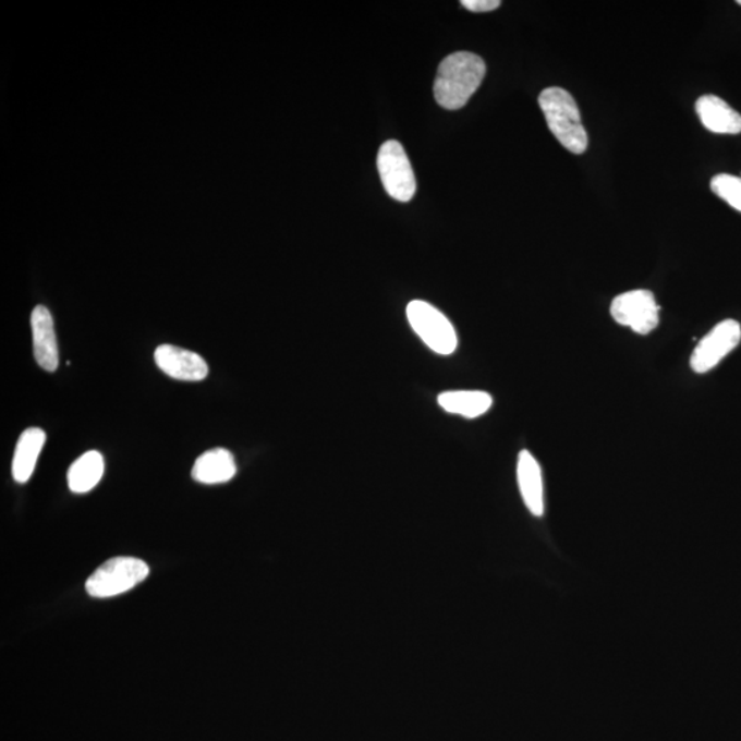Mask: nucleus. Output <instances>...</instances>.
<instances>
[{"instance_id":"9","label":"nucleus","mask_w":741,"mask_h":741,"mask_svg":"<svg viewBox=\"0 0 741 741\" xmlns=\"http://www.w3.org/2000/svg\"><path fill=\"white\" fill-rule=\"evenodd\" d=\"M31 327L36 363L47 373H54L60 364V353H58L54 321L46 306L37 305L32 312Z\"/></svg>"},{"instance_id":"8","label":"nucleus","mask_w":741,"mask_h":741,"mask_svg":"<svg viewBox=\"0 0 741 741\" xmlns=\"http://www.w3.org/2000/svg\"><path fill=\"white\" fill-rule=\"evenodd\" d=\"M155 360L158 368L173 379L199 382L208 377V364L199 354L187 349L161 345L156 349Z\"/></svg>"},{"instance_id":"14","label":"nucleus","mask_w":741,"mask_h":741,"mask_svg":"<svg viewBox=\"0 0 741 741\" xmlns=\"http://www.w3.org/2000/svg\"><path fill=\"white\" fill-rule=\"evenodd\" d=\"M438 405L449 414L475 420L485 415L494 405V399L486 391L453 390L438 396Z\"/></svg>"},{"instance_id":"7","label":"nucleus","mask_w":741,"mask_h":741,"mask_svg":"<svg viewBox=\"0 0 741 741\" xmlns=\"http://www.w3.org/2000/svg\"><path fill=\"white\" fill-rule=\"evenodd\" d=\"M741 341V327L729 319L718 323L703 340L697 343L691 356V367L696 374L708 373L716 368Z\"/></svg>"},{"instance_id":"4","label":"nucleus","mask_w":741,"mask_h":741,"mask_svg":"<svg viewBox=\"0 0 741 741\" xmlns=\"http://www.w3.org/2000/svg\"><path fill=\"white\" fill-rule=\"evenodd\" d=\"M408 321L433 352L449 356L458 348V333L451 320L426 301H412L406 306Z\"/></svg>"},{"instance_id":"12","label":"nucleus","mask_w":741,"mask_h":741,"mask_svg":"<svg viewBox=\"0 0 741 741\" xmlns=\"http://www.w3.org/2000/svg\"><path fill=\"white\" fill-rule=\"evenodd\" d=\"M236 463L234 454L224 448H215L201 454L195 462L192 475L199 484L219 485L234 478Z\"/></svg>"},{"instance_id":"3","label":"nucleus","mask_w":741,"mask_h":741,"mask_svg":"<svg viewBox=\"0 0 741 741\" xmlns=\"http://www.w3.org/2000/svg\"><path fill=\"white\" fill-rule=\"evenodd\" d=\"M148 574L150 569L142 559L119 556L109 559L94 571L86 582V591L89 596L97 599H108L134 590Z\"/></svg>"},{"instance_id":"16","label":"nucleus","mask_w":741,"mask_h":741,"mask_svg":"<svg viewBox=\"0 0 741 741\" xmlns=\"http://www.w3.org/2000/svg\"><path fill=\"white\" fill-rule=\"evenodd\" d=\"M710 185L714 194L732 206L733 209L741 211V178L719 173L712 179Z\"/></svg>"},{"instance_id":"5","label":"nucleus","mask_w":741,"mask_h":741,"mask_svg":"<svg viewBox=\"0 0 741 741\" xmlns=\"http://www.w3.org/2000/svg\"><path fill=\"white\" fill-rule=\"evenodd\" d=\"M377 162L386 193L399 203H410L415 197L416 179L401 143L385 142L379 148Z\"/></svg>"},{"instance_id":"1","label":"nucleus","mask_w":741,"mask_h":741,"mask_svg":"<svg viewBox=\"0 0 741 741\" xmlns=\"http://www.w3.org/2000/svg\"><path fill=\"white\" fill-rule=\"evenodd\" d=\"M485 73L486 65L479 56L469 51L454 52L439 63L434 98L444 109L463 108L479 88Z\"/></svg>"},{"instance_id":"10","label":"nucleus","mask_w":741,"mask_h":741,"mask_svg":"<svg viewBox=\"0 0 741 741\" xmlns=\"http://www.w3.org/2000/svg\"><path fill=\"white\" fill-rule=\"evenodd\" d=\"M517 476L519 490L527 510L534 517H543L544 505V482L542 467L537 459L529 451H522L518 457Z\"/></svg>"},{"instance_id":"18","label":"nucleus","mask_w":741,"mask_h":741,"mask_svg":"<svg viewBox=\"0 0 741 741\" xmlns=\"http://www.w3.org/2000/svg\"><path fill=\"white\" fill-rule=\"evenodd\" d=\"M738 3H739V4H741V0H739V2H738Z\"/></svg>"},{"instance_id":"13","label":"nucleus","mask_w":741,"mask_h":741,"mask_svg":"<svg viewBox=\"0 0 741 741\" xmlns=\"http://www.w3.org/2000/svg\"><path fill=\"white\" fill-rule=\"evenodd\" d=\"M46 442V433L39 427L26 428L21 434L13 458L12 473L13 478L19 484H25L34 474L37 459Z\"/></svg>"},{"instance_id":"6","label":"nucleus","mask_w":741,"mask_h":741,"mask_svg":"<svg viewBox=\"0 0 741 741\" xmlns=\"http://www.w3.org/2000/svg\"><path fill=\"white\" fill-rule=\"evenodd\" d=\"M610 312L614 320L640 336H648L659 325V305L649 290L619 294L614 299Z\"/></svg>"},{"instance_id":"11","label":"nucleus","mask_w":741,"mask_h":741,"mask_svg":"<svg viewBox=\"0 0 741 741\" xmlns=\"http://www.w3.org/2000/svg\"><path fill=\"white\" fill-rule=\"evenodd\" d=\"M695 109L702 124L714 134H740L741 116L716 95H703L696 100Z\"/></svg>"},{"instance_id":"17","label":"nucleus","mask_w":741,"mask_h":741,"mask_svg":"<svg viewBox=\"0 0 741 741\" xmlns=\"http://www.w3.org/2000/svg\"><path fill=\"white\" fill-rule=\"evenodd\" d=\"M462 7L474 13H488L501 7L500 0H462Z\"/></svg>"},{"instance_id":"15","label":"nucleus","mask_w":741,"mask_h":741,"mask_svg":"<svg viewBox=\"0 0 741 741\" xmlns=\"http://www.w3.org/2000/svg\"><path fill=\"white\" fill-rule=\"evenodd\" d=\"M105 460L97 451L82 454L68 471V485L73 494L82 495L93 490L102 479Z\"/></svg>"},{"instance_id":"2","label":"nucleus","mask_w":741,"mask_h":741,"mask_svg":"<svg viewBox=\"0 0 741 741\" xmlns=\"http://www.w3.org/2000/svg\"><path fill=\"white\" fill-rule=\"evenodd\" d=\"M538 104L556 139L574 155L585 153L587 134L582 125L579 106L571 94L563 88L549 87L539 94Z\"/></svg>"}]
</instances>
